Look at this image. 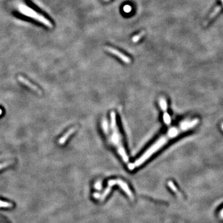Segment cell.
<instances>
[{
  "label": "cell",
  "mask_w": 223,
  "mask_h": 223,
  "mask_svg": "<svg viewBox=\"0 0 223 223\" xmlns=\"http://www.w3.org/2000/svg\"><path fill=\"white\" fill-rule=\"evenodd\" d=\"M110 128L112 134L110 136V141L115 146L118 154L125 163L129 160V157L126 152L123 146L122 138L119 129L117 125L116 114L114 112H112L110 113Z\"/></svg>",
  "instance_id": "cell-2"
},
{
  "label": "cell",
  "mask_w": 223,
  "mask_h": 223,
  "mask_svg": "<svg viewBox=\"0 0 223 223\" xmlns=\"http://www.w3.org/2000/svg\"><path fill=\"white\" fill-rule=\"evenodd\" d=\"M101 182H97L96 185H95V187L97 190H101Z\"/></svg>",
  "instance_id": "cell-16"
},
{
  "label": "cell",
  "mask_w": 223,
  "mask_h": 223,
  "mask_svg": "<svg viewBox=\"0 0 223 223\" xmlns=\"http://www.w3.org/2000/svg\"><path fill=\"white\" fill-rule=\"evenodd\" d=\"M167 185H168V186H169L170 188L172 189V191H174V192H175V193H177V194L179 193V192L178 190H177V188H176V187L175 186L174 183L172 181H169V182H167Z\"/></svg>",
  "instance_id": "cell-15"
},
{
  "label": "cell",
  "mask_w": 223,
  "mask_h": 223,
  "mask_svg": "<svg viewBox=\"0 0 223 223\" xmlns=\"http://www.w3.org/2000/svg\"><path fill=\"white\" fill-rule=\"evenodd\" d=\"M221 216L223 218V209L221 211Z\"/></svg>",
  "instance_id": "cell-18"
},
{
  "label": "cell",
  "mask_w": 223,
  "mask_h": 223,
  "mask_svg": "<svg viewBox=\"0 0 223 223\" xmlns=\"http://www.w3.org/2000/svg\"><path fill=\"white\" fill-rule=\"evenodd\" d=\"M163 120L167 125H169L170 124V123H171V118H170L169 114L167 112L164 113Z\"/></svg>",
  "instance_id": "cell-10"
},
{
  "label": "cell",
  "mask_w": 223,
  "mask_h": 223,
  "mask_svg": "<svg viewBox=\"0 0 223 223\" xmlns=\"http://www.w3.org/2000/svg\"><path fill=\"white\" fill-rule=\"evenodd\" d=\"M76 130V127H73V128H72V129H69L65 133L64 135L61 136L60 138V140L58 141L59 144H63L65 142L67 141V140L68 139V138L71 135H72Z\"/></svg>",
  "instance_id": "cell-7"
},
{
  "label": "cell",
  "mask_w": 223,
  "mask_h": 223,
  "mask_svg": "<svg viewBox=\"0 0 223 223\" xmlns=\"http://www.w3.org/2000/svg\"><path fill=\"white\" fill-rule=\"evenodd\" d=\"M2 110H1V108H0V115H1V114H2Z\"/></svg>",
  "instance_id": "cell-19"
},
{
  "label": "cell",
  "mask_w": 223,
  "mask_h": 223,
  "mask_svg": "<svg viewBox=\"0 0 223 223\" xmlns=\"http://www.w3.org/2000/svg\"><path fill=\"white\" fill-rule=\"evenodd\" d=\"M119 185L123 190L127 194V195L131 198V200H134V197L133 195V193L130 190L129 186L127 185V184L125 182H124L123 180L120 179L110 180L108 182V187H112L113 185Z\"/></svg>",
  "instance_id": "cell-4"
},
{
  "label": "cell",
  "mask_w": 223,
  "mask_h": 223,
  "mask_svg": "<svg viewBox=\"0 0 223 223\" xmlns=\"http://www.w3.org/2000/svg\"><path fill=\"white\" fill-rule=\"evenodd\" d=\"M110 190H111V187H108H108L106 189V190L104 191V192L102 193V195L101 197V201H103L104 200H105L106 197L108 195V193H110Z\"/></svg>",
  "instance_id": "cell-13"
},
{
  "label": "cell",
  "mask_w": 223,
  "mask_h": 223,
  "mask_svg": "<svg viewBox=\"0 0 223 223\" xmlns=\"http://www.w3.org/2000/svg\"><path fill=\"white\" fill-rule=\"evenodd\" d=\"M159 105H160V107L163 112H167V101H166V100H165V99H164L163 97H161L160 99Z\"/></svg>",
  "instance_id": "cell-8"
},
{
  "label": "cell",
  "mask_w": 223,
  "mask_h": 223,
  "mask_svg": "<svg viewBox=\"0 0 223 223\" xmlns=\"http://www.w3.org/2000/svg\"><path fill=\"white\" fill-rule=\"evenodd\" d=\"M199 123L198 118H195L192 120H185L182 122L177 126H174L170 129L166 135L161 136L159 140L156 141L154 144L152 145L150 148L145 151V153L133 163L129 164L128 167L131 170H134L136 167H139L141 164L150 158L156 152L159 151L161 148L167 144L168 142L175 137L178 136L180 133L190 130L194 126H195Z\"/></svg>",
  "instance_id": "cell-1"
},
{
  "label": "cell",
  "mask_w": 223,
  "mask_h": 223,
  "mask_svg": "<svg viewBox=\"0 0 223 223\" xmlns=\"http://www.w3.org/2000/svg\"><path fill=\"white\" fill-rule=\"evenodd\" d=\"M13 206L14 205L12 203L0 200V208H13Z\"/></svg>",
  "instance_id": "cell-11"
},
{
  "label": "cell",
  "mask_w": 223,
  "mask_h": 223,
  "mask_svg": "<svg viewBox=\"0 0 223 223\" xmlns=\"http://www.w3.org/2000/svg\"><path fill=\"white\" fill-rule=\"evenodd\" d=\"M19 11L24 15L31 17L32 19H34L42 22V24H44L45 26L50 28L53 27V24H52V23L49 19H47L46 17L40 15V14L36 12L31 8L25 5V4H20V5L19 6Z\"/></svg>",
  "instance_id": "cell-3"
},
{
  "label": "cell",
  "mask_w": 223,
  "mask_h": 223,
  "mask_svg": "<svg viewBox=\"0 0 223 223\" xmlns=\"http://www.w3.org/2000/svg\"><path fill=\"white\" fill-rule=\"evenodd\" d=\"M221 127H222V129L223 130V123H222V125H221Z\"/></svg>",
  "instance_id": "cell-20"
},
{
  "label": "cell",
  "mask_w": 223,
  "mask_h": 223,
  "mask_svg": "<svg viewBox=\"0 0 223 223\" xmlns=\"http://www.w3.org/2000/svg\"><path fill=\"white\" fill-rule=\"evenodd\" d=\"M106 1H108V0H106Z\"/></svg>",
  "instance_id": "cell-23"
},
{
  "label": "cell",
  "mask_w": 223,
  "mask_h": 223,
  "mask_svg": "<svg viewBox=\"0 0 223 223\" xmlns=\"http://www.w3.org/2000/svg\"><path fill=\"white\" fill-rule=\"evenodd\" d=\"M221 10V6H217V7L214 9V10H213V13L211 14L210 16L209 17L208 19V21H210L211 19H213V17H215L217 15V14L220 12Z\"/></svg>",
  "instance_id": "cell-9"
},
{
  "label": "cell",
  "mask_w": 223,
  "mask_h": 223,
  "mask_svg": "<svg viewBox=\"0 0 223 223\" xmlns=\"http://www.w3.org/2000/svg\"><path fill=\"white\" fill-rule=\"evenodd\" d=\"M13 163V160H8V161H6V162H4L3 163H1V164H0V170H1L3 169H4V168L8 167L9 165H11Z\"/></svg>",
  "instance_id": "cell-14"
},
{
  "label": "cell",
  "mask_w": 223,
  "mask_h": 223,
  "mask_svg": "<svg viewBox=\"0 0 223 223\" xmlns=\"http://www.w3.org/2000/svg\"><path fill=\"white\" fill-rule=\"evenodd\" d=\"M95 198H100V197H101V195H100V194H99V193H95L94 194V195H93Z\"/></svg>",
  "instance_id": "cell-17"
},
{
  "label": "cell",
  "mask_w": 223,
  "mask_h": 223,
  "mask_svg": "<svg viewBox=\"0 0 223 223\" xmlns=\"http://www.w3.org/2000/svg\"><path fill=\"white\" fill-rule=\"evenodd\" d=\"M18 80L21 83H22V84H24V85H26V86H27V87L30 88L31 89H32V90H34V91H35L36 92H37L39 94H42V92L41 90L38 88L37 86H36L35 84H32V83H31L29 81H28L26 78H25L24 77L22 76H18Z\"/></svg>",
  "instance_id": "cell-6"
},
{
  "label": "cell",
  "mask_w": 223,
  "mask_h": 223,
  "mask_svg": "<svg viewBox=\"0 0 223 223\" xmlns=\"http://www.w3.org/2000/svg\"><path fill=\"white\" fill-rule=\"evenodd\" d=\"M105 49L107 51H109L110 53L113 54L114 55L117 56V57L120 58L123 61V62H125L126 63H130L131 62V60L129 57H128L127 56H126L123 53H121V52L118 50L113 49V48H112V47H106Z\"/></svg>",
  "instance_id": "cell-5"
},
{
  "label": "cell",
  "mask_w": 223,
  "mask_h": 223,
  "mask_svg": "<svg viewBox=\"0 0 223 223\" xmlns=\"http://www.w3.org/2000/svg\"><path fill=\"white\" fill-rule=\"evenodd\" d=\"M0 220H2V219H1V217H0Z\"/></svg>",
  "instance_id": "cell-22"
},
{
  "label": "cell",
  "mask_w": 223,
  "mask_h": 223,
  "mask_svg": "<svg viewBox=\"0 0 223 223\" xmlns=\"http://www.w3.org/2000/svg\"><path fill=\"white\" fill-rule=\"evenodd\" d=\"M221 2H222V4H223V0H221Z\"/></svg>",
  "instance_id": "cell-21"
},
{
  "label": "cell",
  "mask_w": 223,
  "mask_h": 223,
  "mask_svg": "<svg viewBox=\"0 0 223 223\" xmlns=\"http://www.w3.org/2000/svg\"><path fill=\"white\" fill-rule=\"evenodd\" d=\"M145 34V31H141L140 34H138V35H135V37H133L132 38V41L133 42H138L141 38L143 37L144 35Z\"/></svg>",
  "instance_id": "cell-12"
}]
</instances>
